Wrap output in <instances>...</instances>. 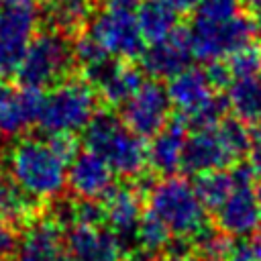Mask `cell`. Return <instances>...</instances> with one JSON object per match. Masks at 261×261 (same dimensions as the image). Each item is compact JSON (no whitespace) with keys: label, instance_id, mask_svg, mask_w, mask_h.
<instances>
[{"label":"cell","instance_id":"836d02e7","mask_svg":"<svg viewBox=\"0 0 261 261\" xmlns=\"http://www.w3.org/2000/svg\"><path fill=\"white\" fill-rule=\"evenodd\" d=\"M247 163L255 171V175L261 177V139L259 137H253V143L247 151Z\"/></svg>","mask_w":261,"mask_h":261},{"label":"cell","instance_id":"8fae6325","mask_svg":"<svg viewBox=\"0 0 261 261\" xmlns=\"http://www.w3.org/2000/svg\"><path fill=\"white\" fill-rule=\"evenodd\" d=\"M192 59L194 53L188 27H177L169 37L157 43H149V47H145V51L141 53L143 71L155 80H169L177 75L179 71L190 67Z\"/></svg>","mask_w":261,"mask_h":261},{"label":"cell","instance_id":"44dd1931","mask_svg":"<svg viewBox=\"0 0 261 261\" xmlns=\"http://www.w3.org/2000/svg\"><path fill=\"white\" fill-rule=\"evenodd\" d=\"M224 96L234 118L247 124L261 122V75L234 77L224 88Z\"/></svg>","mask_w":261,"mask_h":261},{"label":"cell","instance_id":"74e56055","mask_svg":"<svg viewBox=\"0 0 261 261\" xmlns=\"http://www.w3.org/2000/svg\"><path fill=\"white\" fill-rule=\"evenodd\" d=\"M6 6H35V0H0Z\"/></svg>","mask_w":261,"mask_h":261},{"label":"cell","instance_id":"ba28073f","mask_svg":"<svg viewBox=\"0 0 261 261\" xmlns=\"http://www.w3.org/2000/svg\"><path fill=\"white\" fill-rule=\"evenodd\" d=\"M171 114V102L165 86L159 82H143L141 88L122 104L120 120L128 130L147 139L157 135Z\"/></svg>","mask_w":261,"mask_h":261},{"label":"cell","instance_id":"9c48e42d","mask_svg":"<svg viewBox=\"0 0 261 261\" xmlns=\"http://www.w3.org/2000/svg\"><path fill=\"white\" fill-rule=\"evenodd\" d=\"M39 12L35 6L0 8V75L16 71L31 39L37 33Z\"/></svg>","mask_w":261,"mask_h":261},{"label":"cell","instance_id":"ac0fdd59","mask_svg":"<svg viewBox=\"0 0 261 261\" xmlns=\"http://www.w3.org/2000/svg\"><path fill=\"white\" fill-rule=\"evenodd\" d=\"M186 139L188 126L181 120H169L157 135L151 137V145H147V165L161 177L181 171Z\"/></svg>","mask_w":261,"mask_h":261},{"label":"cell","instance_id":"e0dca14e","mask_svg":"<svg viewBox=\"0 0 261 261\" xmlns=\"http://www.w3.org/2000/svg\"><path fill=\"white\" fill-rule=\"evenodd\" d=\"M102 200H104L102 212L106 226L122 241L133 239L143 218L141 192L135 186H112V190Z\"/></svg>","mask_w":261,"mask_h":261},{"label":"cell","instance_id":"52a82bcc","mask_svg":"<svg viewBox=\"0 0 261 261\" xmlns=\"http://www.w3.org/2000/svg\"><path fill=\"white\" fill-rule=\"evenodd\" d=\"M88 35L112 57L133 61L145 51V39L133 10H110L94 14L88 22Z\"/></svg>","mask_w":261,"mask_h":261},{"label":"cell","instance_id":"2e32d148","mask_svg":"<svg viewBox=\"0 0 261 261\" xmlns=\"http://www.w3.org/2000/svg\"><path fill=\"white\" fill-rule=\"evenodd\" d=\"M43 96L37 88L22 86L20 90H12L0 82V135H20L37 122Z\"/></svg>","mask_w":261,"mask_h":261},{"label":"cell","instance_id":"7a4b0ae2","mask_svg":"<svg viewBox=\"0 0 261 261\" xmlns=\"http://www.w3.org/2000/svg\"><path fill=\"white\" fill-rule=\"evenodd\" d=\"M8 175L35 202L53 200L67 186V163L49 141L20 139L8 153Z\"/></svg>","mask_w":261,"mask_h":261},{"label":"cell","instance_id":"30bf717a","mask_svg":"<svg viewBox=\"0 0 261 261\" xmlns=\"http://www.w3.org/2000/svg\"><path fill=\"white\" fill-rule=\"evenodd\" d=\"M71 261H126V245L108 226L71 224L65 234Z\"/></svg>","mask_w":261,"mask_h":261},{"label":"cell","instance_id":"b9f144b4","mask_svg":"<svg viewBox=\"0 0 261 261\" xmlns=\"http://www.w3.org/2000/svg\"><path fill=\"white\" fill-rule=\"evenodd\" d=\"M255 247H257V259L261 261V237L255 241Z\"/></svg>","mask_w":261,"mask_h":261},{"label":"cell","instance_id":"d4e9b609","mask_svg":"<svg viewBox=\"0 0 261 261\" xmlns=\"http://www.w3.org/2000/svg\"><path fill=\"white\" fill-rule=\"evenodd\" d=\"M71 47H73V61L80 63L84 71V80H88L90 84H96L100 75L108 69V65L114 61L88 33L77 37L75 43H71Z\"/></svg>","mask_w":261,"mask_h":261},{"label":"cell","instance_id":"4dcf8cb0","mask_svg":"<svg viewBox=\"0 0 261 261\" xmlns=\"http://www.w3.org/2000/svg\"><path fill=\"white\" fill-rule=\"evenodd\" d=\"M49 145L53 147V151L69 165V161L80 153L77 151V139L75 135H69V133H63V135H49Z\"/></svg>","mask_w":261,"mask_h":261},{"label":"cell","instance_id":"60d3db41","mask_svg":"<svg viewBox=\"0 0 261 261\" xmlns=\"http://www.w3.org/2000/svg\"><path fill=\"white\" fill-rule=\"evenodd\" d=\"M255 196H257V202L261 208V177H259V181H255Z\"/></svg>","mask_w":261,"mask_h":261},{"label":"cell","instance_id":"8d00e7d4","mask_svg":"<svg viewBox=\"0 0 261 261\" xmlns=\"http://www.w3.org/2000/svg\"><path fill=\"white\" fill-rule=\"evenodd\" d=\"M173 10H177V12H190V10H194L196 8V4L200 2V0H165Z\"/></svg>","mask_w":261,"mask_h":261},{"label":"cell","instance_id":"cb8c5ba5","mask_svg":"<svg viewBox=\"0 0 261 261\" xmlns=\"http://www.w3.org/2000/svg\"><path fill=\"white\" fill-rule=\"evenodd\" d=\"M232 188H234V181H232L230 171H226V169H214V171L200 173V175H196V184H194V190H196L200 202L212 214L230 196Z\"/></svg>","mask_w":261,"mask_h":261},{"label":"cell","instance_id":"d6a6232c","mask_svg":"<svg viewBox=\"0 0 261 261\" xmlns=\"http://www.w3.org/2000/svg\"><path fill=\"white\" fill-rule=\"evenodd\" d=\"M16 237L12 232V228L6 224V222H0V257H6V255H12L14 249H16Z\"/></svg>","mask_w":261,"mask_h":261},{"label":"cell","instance_id":"9a60e30c","mask_svg":"<svg viewBox=\"0 0 261 261\" xmlns=\"http://www.w3.org/2000/svg\"><path fill=\"white\" fill-rule=\"evenodd\" d=\"M14 261H71L59 224L55 220L31 222L16 243Z\"/></svg>","mask_w":261,"mask_h":261},{"label":"cell","instance_id":"5b68a950","mask_svg":"<svg viewBox=\"0 0 261 261\" xmlns=\"http://www.w3.org/2000/svg\"><path fill=\"white\" fill-rule=\"evenodd\" d=\"M73 65V47L65 33L57 29H45L31 39L14 75L20 86L45 90L65 80Z\"/></svg>","mask_w":261,"mask_h":261},{"label":"cell","instance_id":"f35d334b","mask_svg":"<svg viewBox=\"0 0 261 261\" xmlns=\"http://www.w3.org/2000/svg\"><path fill=\"white\" fill-rule=\"evenodd\" d=\"M245 2V6L253 12V14H259L261 12V0H243Z\"/></svg>","mask_w":261,"mask_h":261},{"label":"cell","instance_id":"6da1fadb","mask_svg":"<svg viewBox=\"0 0 261 261\" xmlns=\"http://www.w3.org/2000/svg\"><path fill=\"white\" fill-rule=\"evenodd\" d=\"M147 208L157 216L171 237L179 241L200 243L212 226L208 224V210L200 202L194 184L181 175H165L147 190Z\"/></svg>","mask_w":261,"mask_h":261},{"label":"cell","instance_id":"ffe728a7","mask_svg":"<svg viewBox=\"0 0 261 261\" xmlns=\"http://www.w3.org/2000/svg\"><path fill=\"white\" fill-rule=\"evenodd\" d=\"M143 69L133 65L130 61L114 59L108 69L94 84L98 96L110 106H122L143 84Z\"/></svg>","mask_w":261,"mask_h":261},{"label":"cell","instance_id":"3957f363","mask_svg":"<svg viewBox=\"0 0 261 261\" xmlns=\"http://www.w3.org/2000/svg\"><path fill=\"white\" fill-rule=\"evenodd\" d=\"M86 151L102 157L116 175L137 177L147 167V145L112 112H96L84 128Z\"/></svg>","mask_w":261,"mask_h":261},{"label":"cell","instance_id":"4fadbf2b","mask_svg":"<svg viewBox=\"0 0 261 261\" xmlns=\"http://www.w3.org/2000/svg\"><path fill=\"white\" fill-rule=\"evenodd\" d=\"M216 226L228 237H251L261 228V208L255 184H234L230 196L214 212Z\"/></svg>","mask_w":261,"mask_h":261},{"label":"cell","instance_id":"f1b7e54d","mask_svg":"<svg viewBox=\"0 0 261 261\" xmlns=\"http://www.w3.org/2000/svg\"><path fill=\"white\" fill-rule=\"evenodd\" d=\"M241 14V0H200L194 8V18L208 22H224Z\"/></svg>","mask_w":261,"mask_h":261},{"label":"cell","instance_id":"7c38bea8","mask_svg":"<svg viewBox=\"0 0 261 261\" xmlns=\"http://www.w3.org/2000/svg\"><path fill=\"white\" fill-rule=\"evenodd\" d=\"M237 159L226 147L216 126L196 128L188 133L181 157V171L190 175H200L214 169H226L234 165Z\"/></svg>","mask_w":261,"mask_h":261},{"label":"cell","instance_id":"83f0119b","mask_svg":"<svg viewBox=\"0 0 261 261\" xmlns=\"http://www.w3.org/2000/svg\"><path fill=\"white\" fill-rule=\"evenodd\" d=\"M220 137L224 139L226 147L230 149V153L234 155V159L239 161L243 155H247L251 143H253V135L249 130V124L234 118V116H224L218 124H216Z\"/></svg>","mask_w":261,"mask_h":261},{"label":"cell","instance_id":"7bdbcfd3","mask_svg":"<svg viewBox=\"0 0 261 261\" xmlns=\"http://www.w3.org/2000/svg\"><path fill=\"white\" fill-rule=\"evenodd\" d=\"M255 137H259V139H261V122L257 124V135H255Z\"/></svg>","mask_w":261,"mask_h":261},{"label":"cell","instance_id":"ee69618b","mask_svg":"<svg viewBox=\"0 0 261 261\" xmlns=\"http://www.w3.org/2000/svg\"><path fill=\"white\" fill-rule=\"evenodd\" d=\"M0 222H4V214H2V208H0Z\"/></svg>","mask_w":261,"mask_h":261},{"label":"cell","instance_id":"e575fe53","mask_svg":"<svg viewBox=\"0 0 261 261\" xmlns=\"http://www.w3.org/2000/svg\"><path fill=\"white\" fill-rule=\"evenodd\" d=\"M104 4V8L110 10H133L139 6V0H100Z\"/></svg>","mask_w":261,"mask_h":261},{"label":"cell","instance_id":"1f68e13d","mask_svg":"<svg viewBox=\"0 0 261 261\" xmlns=\"http://www.w3.org/2000/svg\"><path fill=\"white\" fill-rule=\"evenodd\" d=\"M204 69H206V75H208V80H210V84H212L214 90H224V88L232 82V75H230V71H228V65H226V61H222V59L206 63Z\"/></svg>","mask_w":261,"mask_h":261},{"label":"cell","instance_id":"603a6c76","mask_svg":"<svg viewBox=\"0 0 261 261\" xmlns=\"http://www.w3.org/2000/svg\"><path fill=\"white\" fill-rule=\"evenodd\" d=\"M96 0H49L45 6L47 18L61 33H73L90 22Z\"/></svg>","mask_w":261,"mask_h":261},{"label":"cell","instance_id":"f546056e","mask_svg":"<svg viewBox=\"0 0 261 261\" xmlns=\"http://www.w3.org/2000/svg\"><path fill=\"white\" fill-rule=\"evenodd\" d=\"M220 261H259L255 241L249 237H230Z\"/></svg>","mask_w":261,"mask_h":261},{"label":"cell","instance_id":"d590c367","mask_svg":"<svg viewBox=\"0 0 261 261\" xmlns=\"http://www.w3.org/2000/svg\"><path fill=\"white\" fill-rule=\"evenodd\" d=\"M163 261H214V259H210V257H204V255H200V253H171V255H167Z\"/></svg>","mask_w":261,"mask_h":261},{"label":"cell","instance_id":"277c9868","mask_svg":"<svg viewBox=\"0 0 261 261\" xmlns=\"http://www.w3.org/2000/svg\"><path fill=\"white\" fill-rule=\"evenodd\" d=\"M98 92L84 77H67L43 96L37 124L47 135H75L96 114Z\"/></svg>","mask_w":261,"mask_h":261},{"label":"cell","instance_id":"7402d4cb","mask_svg":"<svg viewBox=\"0 0 261 261\" xmlns=\"http://www.w3.org/2000/svg\"><path fill=\"white\" fill-rule=\"evenodd\" d=\"M137 24L145 43H157L179 27V12L165 0H143L137 6Z\"/></svg>","mask_w":261,"mask_h":261},{"label":"cell","instance_id":"8992f818","mask_svg":"<svg viewBox=\"0 0 261 261\" xmlns=\"http://www.w3.org/2000/svg\"><path fill=\"white\" fill-rule=\"evenodd\" d=\"M188 29H190L194 59L206 63L226 59L234 49L253 41L255 35V22L245 14H237L234 18L224 22H208V20L192 18V24Z\"/></svg>","mask_w":261,"mask_h":261},{"label":"cell","instance_id":"5bb4252c","mask_svg":"<svg viewBox=\"0 0 261 261\" xmlns=\"http://www.w3.org/2000/svg\"><path fill=\"white\" fill-rule=\"evenodd\" d=\"M67 186L80 200H102L114 186V171L102 157L84 151L67 165Z\"/></svg>","mask_w":261,"mask_h":261},{"label":"cell","instance_id":"d6986e66","mask_svg":"<svg viewBox=\"0 0 261 261\" xmlns=\"http://www.w3.org/2000/svg\"><path fill=\"white\" fill-rule=\"evenodd\" d=\"M165 90H167L171 108L177 110L179 118L192 114L208 98H212L216 94V90L212 88V84L206 75V69L192 67V65L186 67L184 71H179L177 75L169 77Z\"/></svg>","mask_w":261,"mask_h":261},{"label":"cell","instance_id":"484cf974","mask_svg":"<svg viewBox=\"0 0 261 261\" xmlns=\"http://www.w3.org/2000/svg\"><path fill=\"white\" fill-rule=\"evenodd\" d=\"M0 208H2L4 220L22 222V220H29L35 214L37 202L31 196H27L8 177V179H0Z\"/></svg>","mask_w":261,"mask_h":261},{"label":"cell","instance_id":"ab89813d","mask_svg":"<svg viewBox=\"0 0 261 261\" xmlns=\"http://www.w3.org/2000/svg\"><path fill=\"white\" fill-rule=\"evenodd\" d=\"M253 22H255V33H257V35H259V39H261V12H259V14H255V20H253Z\"/></svg>","mask_w":261,"mask_h":261},{"label":"cell","instance_id":"4316f807","mask_svg":"<svg viewBox=\"0 0 261 261\" xmlns=\"http://www.w3.org/2000/svg\"><path fill=\"white\" fill-rule=\"evenodd\" d=\"M228 71L234 77H251V75H261V43L249 41L234 49L226 59Z\"/></svg>","mask_w":261,"mask_h":261}]
</instances>
